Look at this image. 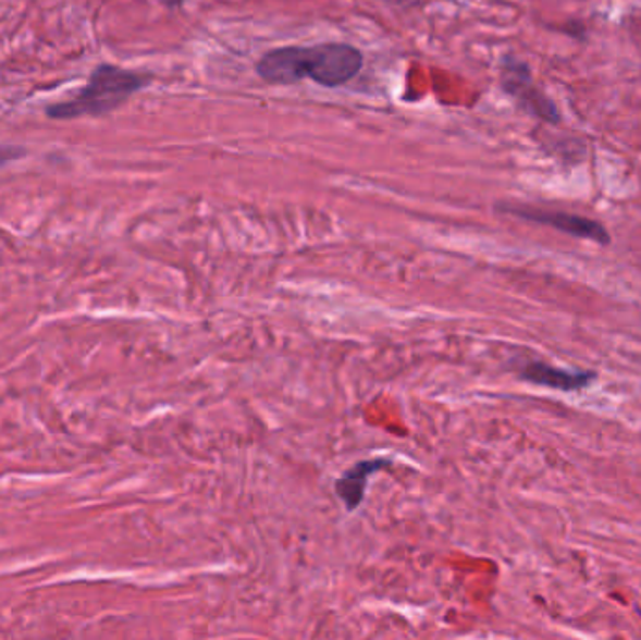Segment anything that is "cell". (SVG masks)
<instances>
[{"label":"cell","mask_w":641,"mask_h":640,"mask_svg":"<svg viewBox=\"0 0 641 640\" xmlns=\"http://www.w3.org/2000/svg\"><path fill=\"white\" fill-rule=\"evenodd\" d=\"M365 57L347 44H321L313 48H280L257 62V74L270 85H293L310 77L323 87H340L362 70Z\"/></svg>","instance_id":"1"},{"label":"cell","mask_w":641,"mask_h":640,"mask_svg":"<svg viewBox=\"0 0 641 640\" xmlns=\"http://www.w3.org/2000/svg\"><path fill=\"white\" fill-rule=\"evenodd\" d=\"M150 83L147 75L132 70L119 69L113 64H100L90 74L88 85L64 102L53 103L48 108L51 119H79V116H100L116 110L137 90L145 89Z\"/></svg>","instance_id":"2"},{"label":"cell","mask_w":641,"mask_h":640,"mask_svg":"<svg viewBox=\"0 0 641 640\" xmlns=\"http://www.w3.org/2000/svg\"><path fill=\"white\" fill-rule=\"evenodd\" d=\"M510 212L518 214L521 219L531 220V222L552 225L555 230L568 233L572 237L589 238L599 245L609 243V233L606 232V227L601 222H594L585 217L568 214V212L534 211V209H527V207H518V209L514 207Z\"/></svg>","instance_id":"3"},{"label":"cell","mask_w":641,"mask_h":640,"mask_svg":"<svg viewBox=\"0 0 641 640\" xmlns=\"http://www.w3.org/2000/svg\"><path fill=\"white\" fill-rule=\"evenodd\" d=\"M503 87L508 90V95L516 96L523 108L533 111L534 115L542 116L552 123L559 121V113L555 110L554 103L534 89L526 64L514 61L506 62L505 72H503Z\"/></svg>","instance_id":"4"},{"label":"cell","mask_w":641,"mask_h":640,"mask_svg":"<svg viewBox=\"0 0 641 640\" xmlns=\"http://www.w3.org/2000/svg\"><path fill=\"white\" fill-rule=\"evenodd\" d=\"M386 464L389 460H383V458L362 460V463L355 464L337 479L334 489H336L337 496L342 497L347 512H355L358 505L362 504L366 484L370 481V477L381 468H385Z\"/></svg>","instance_id":"5"},{"label":"cell","mask_w":641,"mask_h":640,"mask_svg":"<svg viewBox=\"0 0 641 640\" xmlns=\"http://www.w3.org/2000/svg\"><path fill=\"white\" fill-rule=\"evenodd\" d=\"M521 378L527 382L544 385V387L559 389V391H578L588 387L596 380L594 372H565L560 368L550 367L544 362H529L521 370Z\"/></svg>","instance_id":"6"},{"label":"cell","mask_w":641,"mask_h":640,"mask_svg":"<svg viewBox=\"0 0 641 640\" xmlns=\"http://www.w3.org/2000/svg\"><path fill=\"white\" fill-rule=\"evenodd\" d=\"M14 152L15 149H12V147H8V149L0 147V164H4V162H10V160L21 157V155H14Z\"/></svg>","instance_id":"7"},{"label":"cell","mask_w":641,"mask_h":640,"mask_svg":"<svg viewBox=\"0 0 641 640\" xmlns=\"http://www.w3.org/2000/svg\"><path fill=\"white\" fill-rule=\"evenodd\" d=\"M163 2L169 4V7H178V4H183V0H163Z\"/></svg>","instance_id":"8"}]
</instances>
